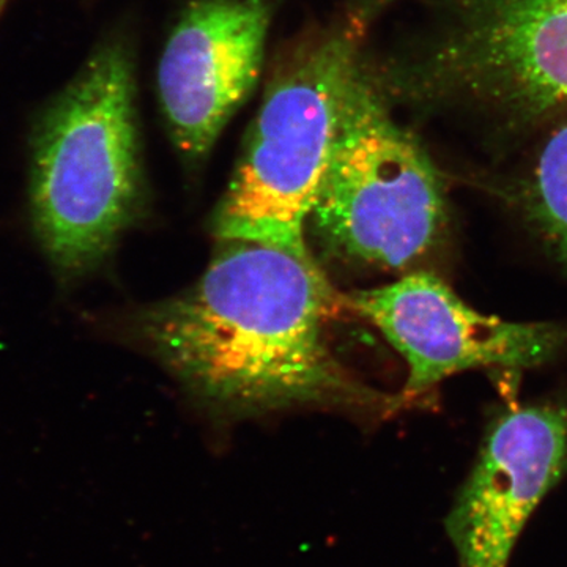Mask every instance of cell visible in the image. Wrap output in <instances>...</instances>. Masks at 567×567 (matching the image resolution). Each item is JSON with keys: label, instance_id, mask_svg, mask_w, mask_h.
Wrapping results in <instances>:
<instances>
[{"label": "cell", "instance_id": "7", "mask_svg": "<svg viewBox=\"0 0 567 567\" xmlns=\"http://www.w3.org/2000/svg\"><path fill=\"white\" fill-rule=\"evenodd\" d=\"M567 473V395L494 417L446 532L458 567H507L518 536Z\"/></svg>", "mask_w": 567, "mask_h": 567}, {"label": "cell", "instance_id": "6", "mask_svg": "<svg viewBox=\"0 0 567 567\" xmlns=\"http://www.w3.org/2000/svg\"><path fill=\"white\" fill-rule=\"evenodd\" d=\"M346 300L349 311L375 324L409 364V379L398 395L401 409L447 377L483 368H539L567 347L561 324L481 315L427 270L346 295Z\"/></svg>", "mask_w": 567, "mask_h": 567}, {"label": "cell", "instance_id": "9", "mask_svg": "<svg viewBox=\"0 0 567 567\" xmlns=\"http://www.w3.org/2000/svg\"><path fill=\"white\" fill-rule=\"evenodd\" d=\"M513 200L529 233L567 274V114L548 125Z\"/></svg>", "mask_w": 567, "mask_h": 567}, {"label": "cell", "instance_id": "5", "mask_svg": "<svg viewBox=\"0 0 567 567\" xmlns=\"http://www.w3.org/2000/svg\"><path fill=\"white\" fill-rule=\"evenodd\" d=\"M423 89L525 133L567 114V0H462Z\"/></svg>", "mask_w": 567, "mask_h": 567}, {"label": "cell", "instance_id": "8", "mask_svg": "<svg viewBox=\"0 0 567 567\" xmlns=\"http://www.w3.org/2000/svg\"><path fill=\"white\" fill-rule=\"evenodd\" d=\"M270 0H194L164 48L159 102L175 145L204 158L262 70Z\"/></svg>", "mask_w": 567, "mask_h": 567}, {"label": "cell", "instance_id": "1", "mask_svg": "<svg viewBox=\"0 0 567 567\" xmlns=\"http://www.w3.org/2000/svg\"><path fill=\"white\" fill-rule=\"evenodd\" d=\"M347 308L317 262L256 241H224L189 289L137 317L159 363L200 404L224 416L295 406L393 415L398 395L365 385L328 344Z\"/></svg>", "mask_w": 567, "mask_h": 567}, {"label": "cell", "instance_id": "3", "mask_svg": "<svg viewBox=\"0 0 567 567\" xmlns=\"http://www.w3.org/2000/svg\"><path fill=\"white\" fill-rule=\"evenodd\" d=\"M353 25L303 44L276 74L249 133L213 233L256 241L317 262L306 240L327 173L342 104L358 62Z\"/></svg>", "mask_w": 567, "mask_h": 567}, {"label": "cell", "instance_id": "2", "mask_svg": "<svg viewBox=\"0 0 567 567\" xmlns=\"http://www.w3.org/2000/svg\"><path fill=\"white\" fill-rule=\"evenodd\" d=\"M141 204L133 63L112 41L93 52L33 130V226L55 270L76 278L112 251Z\"/></svg>", "mask_w": 567, "mask_h": 567}, {"label": "cell", "instance_id": "4", "mask_svg": "<svg viewBox=\"0 0 567 567\" xmlns=\"http://www.w3.org/2000/svg\"><path fill=\"white\" fill-rule=\"evenodd\" d=\"M324 251L406 271L445 241L447 200L434 163L358 70L308 227Z\"/></svg>", "mask_w": 567, "mask_h": 567}]
</instances>
